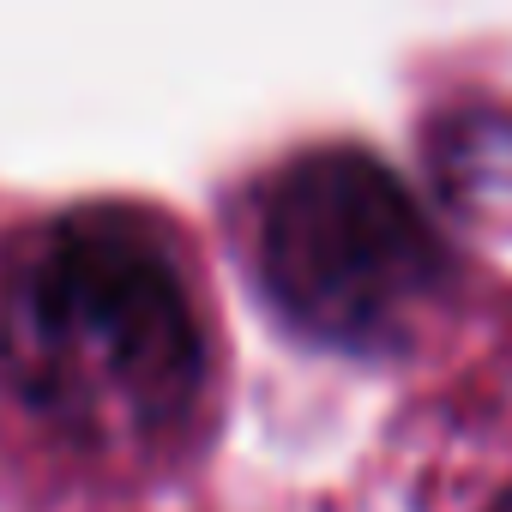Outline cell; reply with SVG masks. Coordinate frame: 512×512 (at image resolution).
<instances>
[{
	"label": "cell",
	"mask_w": 512,
	"mask_h": 512,
	"mask_svg": "<svg viewBox=\"0 0 512 512\" xmlns=\"http://www.w3.org/2000/svg\"><path fill=\"white\" fill-rule=\"evenodd\" d=\"M25 392L73 422L151 434L187 416L205 386L193 290L127 211H79L43 235L13 302Z\"/></svg>",
	"instance_id": "6da1fadb"
},
{
	"label": "cell",
	"mask_w": 512,
	"mask_h": 512,
	"mask_svg": "<svg viewBox=\"0 0 512 512\" xmlns=\"http://www.w3.org/2000/svg\"><path fill=\"white\" fill-rule=\"evenodd\" d=\"M253 260L272 308L302 338L356 356L410 338L452 272L416 193L350 145L308 151L272 175Z\"/></svg>",
	"instance_id": "7a4b0ae2"
},
{
	"label": "cell",
	"mask_w": 512,
	"mask_h": 512,
	"mask_svg": "<svg viewBox=\"0 0 512 512\" xmlns=\"http://www.w3.org/2000/svg\"><path fill=\"white\" fill-rule=\"evenodd\" d=\"M434 169L458 205L512 199V115L506 109H458L434 127Z\"/></svg>",
	"instance_id": "3957f363"
},
{
	"label": "cell",
	"mask_w": 512,
	"mask_h": 512,
	"mask_svg": "<svg viewBox=\"0 0 512 512\" xmlns=\"http://www.w3.org/2000/svg\"><path fill=\"white\" fill-rule=\"evenodd\" d=\"M488 512H512V488H506V494H500V500H494Z\"/></svg>",
	"instance_id": "277c9868"
}]
</instances>
